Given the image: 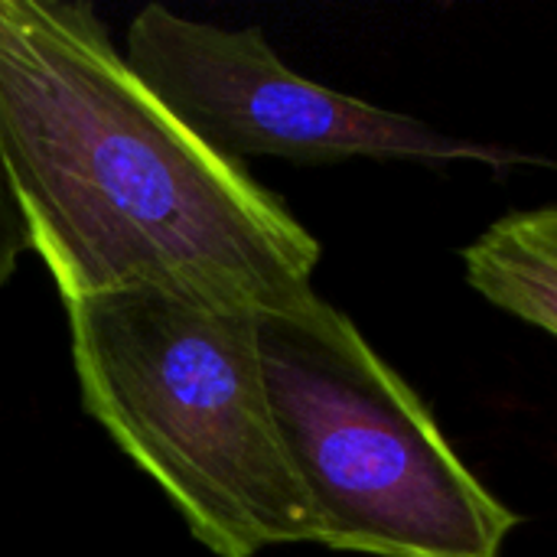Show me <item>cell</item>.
<instances>
[{
  "mask_svg": "<svg viewBox=\"0 0 557 557\" xmlns=\"http://www.w3.org/2000/svg\"><path fill=\"white\" fill-rule=\"evenodd\" d=\"M0 166L62 304L310 300L320 242L131 69L85 0H0Z\"/></svg>",
  "mask_w": 557,
  "mask_h": 557,
  "instance_id": "obj_1",
  "label": "cell"
},
{
  "mask_svg": "<svg viewBox=\"0 0 557 557\" xmlns=\"http://www.w3.org/2000/svg\"><path fill=\"white\" fill-rule=\"evenodd\" d=\"M85 414L215 557L320 545L274 421L258 313L127 290L65 304Z\"/></svg>",
  "mask_w": 557,
  "mask_h": 557,
  "instance_id": "obj_2",
  "label": "cell"
},
{
  "mask_svg": "<svg viewBox=\"0 0 557 557\" xmlns=\"http://www.w3.org/2000/svg\"><path fill=\"white\" fill-rule=\"evenodd\" d=\"M277 431L320 545L372 557H503L516 529L414 388L320 294L258 317Z\"/></svg>",
  "mask_w": 557,
  "mask_h": 557,
  "instance_id": "obj_3",
  "label": "cell"
},
{
  "mask_svg": "<svg viewBox=\"0 0 557 557\" xmlns=\"http://www.w3.org/2000/svg\"><path fill=\"white\" fill-rule=\"evenodd\" d=\"M124 59L189 131L238 163L245 157L290 163L473 160L490 166L532 160L326 88L284 65L258 26L202 23L147 3L127 26Z\"/></svg>",
  "mask_w": 557,
  "mask_h": 557,
  "instance_id": "obj_4",
  "label": "cell"
},
{
  "mask_svg": "<svg viewBox=\"0 0 557 557\" xmlns=\"http://www.w3.org/2000/svg\"><path fill=\"white\" fill-rule=\"evenodd\" d=\"M460 258L476 294L557 336V206L496 219Z\"/></svg>",
  "mask_w": 557,
  "mask_h": 557,
  "instance_id": "obj_5",
  "label": "cell"
},
{
  "mask_svg": "<svg viewBox=\"0 0 557 557\" xmlns=\"http://www.w3.org/2000/svg\"><path fill=\"white\" fill-rule=\"evenodd\" d=\"M26 251H29V245H26L23 219H20V209L10 196L3 166H0V287L13 277V271Z\"/></svg>",
  "mask_w": 557,
  "mask_h": 557,
  "instance_id": "obj_6",
  "label": "cell"
}]
</instances>
